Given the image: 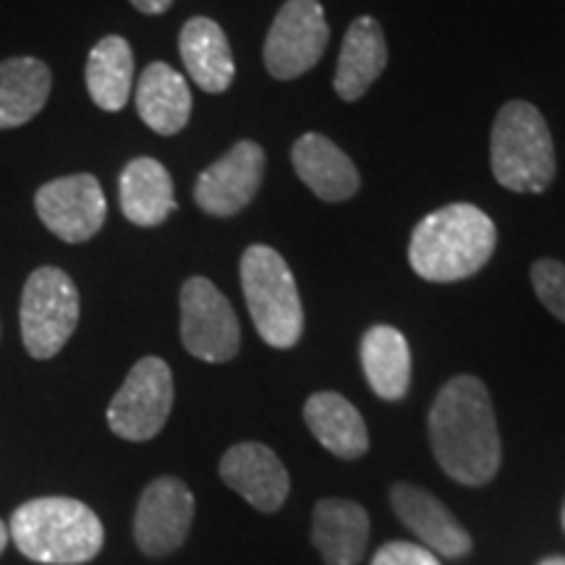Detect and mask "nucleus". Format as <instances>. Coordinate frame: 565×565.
I'll return each instance as SVG.
<instances>
[{
  "label": "nucleus",
  "instance_id": "nucleus-16",
  "mask_svg": "<svg viewBox=\"0 0 565 565\" xmlns=\"http://www.w3.org/2000/svg\"><path fill=\"white\" fill-rule=\"evenodd\" d=\"M370 542V515L359 503L324 498L312 511V545L328 565H356Z\"/></svg>",
  "mask_w": 565,
  "mask_h": 565
},
{
  "label": "nucleus",
  "instance_id": "nucleus-7",
  "mask_svg": "<svg viewBox=\"0 0 565 565\" xmlns=\"http://www.w3.org/2000/svg\"><path fill=\"white\" fill-rule=\"evenodd\" d=\"M173 408V372L162 359L145 356L126 374L108 406V427L118 437L145 443L160 435Z\"/></svg>",
  "mask_w": 565,
  "mask_h": 565
},
{
  "label": "nucleus",
  "instance_id": "nucleus-24",
  "mask_svg": "<svg viewBox=\"0 0 565 565\" xmlns=\"http://www.w3.org/2000/svg\"><path fill=\"white\" fill-rule=\"evenodd\" d=\"M134 53L118 34H108L92 47L87 61V89L97 108L116 113L131 97Z\"/></svg>",
  "mask_w": 565,
  "mask_h": 565
},
{
  "label": "nucleus",
  "instance_id": "nucleus-25",
  "mask_svg": "<svg viewBox=\"0 0 565 565\" xmlns=\"http://www.w3.org/2000/svg\"><path fill=\"white\" fill-rule=\"evenodd\" d=\"M532 286L547 312L565 322V265L557 259H536L532 265Z\"/></svg>",
  "mask_w": 565,
  "mask_h": 565
},
{
  "label": "nucleus",
  "instance_id": "nucleus-28",
  "mask_svg": "<svg viewBox=\"0 0 565 565\" xmlns=\"http://www.w3.org/2000/svg\"><path fill=\"white\" fill-rule=\"evenodd\" d=\"M9 540H11V534H9V526H6L3 521H0V555H3V550L9 547Z\"/></svg>",
  "mask_w": 565,
  "mask_h": 565
},
{
  "label": "nucleus",
  "instance_id": "nucleus-9",
  "mask_svg": "<svg viewBox=\"0 0 565 565\" xmlns=\"http://www.w3.org/2000/svg\"><path fill=\"white\" fill-rule=\"evenodd\" d=\"M330 42L320 0H286L265 40V66L275 79H296L312 71Z\"/></svg>",
  "mask_w": 565,
  "mask_h": 565
},
{
  "label": "nucleus",
  "instance_id": "nucleus-17",
  "mask_svg": "<svg viewBox=\"0 0 565 565\" xmlns=\"http://www.w3.org/2000/svg\"><path fill=\"white\" fill-rule=\"evenodd\" d=\"M181 61L194 84L210 95H221L233 84L236 63L223 26L207 17H194L183 24L179 38Z\"/></svg>",
  "mask_w": 565,
  "mask_h": 565
},
{
  "label": "nucleus",
  "instance_id": "nucleus-20",
  "mask_svg": "<svg viewBox=\"0 0 565 565\" xmlns=\"http://www.w3.org/2000/svg\"><path fill=\"white\" fill-rule=\"evenodd\" d=\"M387 66V45L383 26L372 17H359L345 32L333 87L343 100H359Z\"/></svg>",
  "mask_w": 565,
  "mask_h": 565
},
{
  "label": "nucleus",
  "instance_id": "nucleus-1",
  "mask_svg": "<svg viewBox=\"0 0 565 565\" xmlns=\"http://www.w3.org/2000/svg\"><path fill=\"white\" fill-rule=\"evenodd\" d=\"M429 443L440 469L458 484L492 482L503 458L487 385L471 374L445 383L429 408Z\"/></svg>",
  "mask_w": 565,
  "mask_h": 565
},
{
  "label": "nucleus",
  "instance_id": "nucleus-5",
  "mask_svg": "<svg viewBox=\"0 0 565 565\" xmlns=\"http://www.w3.org/2000/svg\"><path fill=\"white\" fill-rule=\"evenodd\" d=\"M242 288L259 338L273 349H294L303 333V307L282 254L252 244L242 257Z\"/></svg>",
  "mask_w": 565,
  "mask_h": 565
},
{
  "label": "nucleus",
  "instance_id": "nucleus-14",
  "mask_svg": "<svg viewBox=\"0 0 565 565\" xmlns=\"http://www.w3.org/2000/svg\"><path fill=\"white\" fill-rule=\"evenodd\" d=\"M391 505L395 515L437 555L463 557L471 553L469 532L433 492L404 482L393 484Z\"/></svg>",
  "mask_w": 565,
  "mask_h": 565
},
{
  "label": "nucleus",
  "instance_id": "nucleus-22",
  "mask_svg": "<svg viewBox=\"0 0 565 565\" xmlns=\"http://www.w3.org/2000/svg\"><path fill=\"white\" fill-rule=\"evenodd\" d=\"M362 366L366 383L380 398L398 401L412 385V349L393 324H374L362 338Z\"/></svg>",
  "mask_w": 565,
  "mask_h": 565
},
{
  "label": "nucleus",
  "instance_id": "nucleus-12",
  "mask_svg": "<svg viewBox=\"0 0 565 565\" xmlns=\"http://www.w3.org/2000/svg\"><path fill=\"white\" fill-rule=\"evenodd\" d=\"M265 162V150L257 141H238L202 171L194 186V202L212 217L236 215L263 186Z\"/></svg>",
  "mask_w": 565,
  "mask_h": 565
},
{
  "label": "nucleus",
  "instance_id": "nucleus-8",
  "mask_svg": "<svg viewBox=\"0 0 565 565\" xmlns=\"http://www.w3.org/2000/svg\"><path fill=\"white\" fill-rule=\"evenodd\" d=\"M181 341L192 356L210 364L236 359L242 328L231 301L207 278H189L181 288Z\"/></svg>",
  "mask_w": 565,
  "mask_h": 565
},
{
  "label": "nucleus",
  "instance_id": "nucleus-26",
  "mask_svg": "<svg viewBox=\"0 0 565 565\" xmlns=\"http://www.w3.org/2000/svg\"><path fill=\"white\" fill-rule=\"evenodd\" d=\"M372 565H443L435 553L427 547L412 545V542H387L372 557Z\"/></svg>",
  "mask_w": 565,
  "mask_h": 565
},
{
  "label": "nucleus",
  "instance_id": "nucleus-21",
  "mask_svg": "<svg viewBox=\"0 0 565 565\" xmlns=\"http://www.w3.org/2000/svg\"><path fill=\"white\" fill-rule=\"evenodd\" d=\"M118 196L126 221L141 228L166 223L175 210L171 173L160 160L152 158H137L124 168Z\"/></svg>",
  "mask_w": 565,
  "mask_h": 565
},
{
  "label": "nucleus",
  "instance_id": "nucleus-2",
  "mask_svg": "<svg viewBox=\"0 0 565 565\" xmlns=\"http://www.w3.org/2000/svg\"><path fill=\"white\" fill-rule=\"evenodd\" d=\"M498 228L475 204L458 202L435 210L416 225L408 263L427 282H456L477 275L490 263Z\"/></svg>",
  "mask_w": 565,
  "mask_h": 565
},
{
  "label": "nucleus",
  "instance_id": "nucleus-13",
  "mask_svg": "<svg viewBox=\"0 0 565 565\" xmlns=\"http://www.w3.org/2000/svg\"><path fill=\"white\" fill-rule=\"evenodd\" d=\"M221 479L263 513L280 511L291 490L286 466L263 443H238L225 450L221 458Z\"/></svg>",
  "mask_w": 565,
  "mask_h": 565
},
{
  "label": "nucleus",
  "instance_id": "nucleus-15",
  "mask_svg": "<svg viewBox=\"0 0 565 565\" xmlns=\"http://www.w3.org/2000/svg\"><path fill=\"white\" fill-rule=\"evenodd\" d=\"M294 171L322 202H345L359 192V171L349 154L322 134H303L291 150Z\"/></svg>",
  "mask_w": 565,
  "mask_h": 565
},
{
  "label": "nucleus",
  "instance_id": "nucleus-11",
  "mask_svg": "<svg viewBox=\"0 0 565 565\" xmlns=\"http://www.w3.org/2000/svg\"><path fill=\"white\" fill-rule=\"evenodd\" d=\"M194 494L179 477H160L141 492L134 513V540L150 557H166L186 542L194 524Z\"/></svg>",
  "mask_w": 565,
  "mask_h": 565
},
{
  "label": "nucleus",
  "instance_id": "nucleus-23",
  "mask_svg": "<svg viewBox=\"0 0 565 565\" xmlns=\"http://www.w3.org/2000/svg\"><path fill=\"white\" fill-rule=\"evenodd\" d=\"M51 68L38 58H9L0 63V129L30 124L51 97Z\"/></svg>",
  "mask_w": 565,
  "mask_h": 565
},
{
  "label": "nucleus",
  "instance_id": "nucleus-18",
  "mask_svg": "<svg viewBox=\"0 0 565 565\" xmlns=\"http://www.w3.org/2000/svg\"><path fill=\"white\" fill-rule=\"evenodd\" d=\"M137 110L139 118L160 137H173L192 116V92L186 76L168 66L150 63L137 82Z\"/></svg>",
  "mask_w": 565,
  "mask_h": 565
},
{
  "label": "nucleus",
  "instance_id": "nucleus-4",
  "mask_svg": "<svg viewBox=\"0 0 565 565\" xmlns=\"http://www.w3.org/2000/svg\"><path fill=\"white\" fill-rule=\"evenodd\" d=\"M490 158L494 179L511 192L540 194L553 183V134L532 103L513 100L500 108L492 126Z\"/></svg>",
  "mask_w": 565,
  "mask_h": 565
},
{
  "label": "nucleus",
  "instance_id": "nucleus-30",
  "mask_svg": "<svg viewBox=\"0 0 565 565\" xmlns=\"http://www.w3.org/2000/svg\"><path fill=\"white\" fill-rule=\"evenodd\" d=\"M563 529H565V505H563Z\"/></svg>",
  "mask_w": 565,
  "mask_h": 565
},
{
  "label": "nucleus",
  "instance_id": "nucleus-19",
  "mask_svg": "<svg viewBox=\"0 0 565 565\" xmlns=\"http://www.w3.org/2000/svg\"><path fill=\"white\" fill-rule=\"evenodd\" d=\"M303 422L322 448L345 461L362 458L370 450V435L359 408L341 393H315L303 404Z\"/></svg>",
  "mask_w": 565,
  "mask_h": 565
},
{
  "label": "nucleus",
  "instance_id": "nucleus-27",
  "mask_svg": "<svg viewBox=\"0 0 565 565\" xmlns=\"http://www.w3.org/2000/svg\"><path fill=\"white\" fill-rule=\"evenodd\" d=\"M134 9L141 13H150V17H158V13H166L173 6V0H129Z\"/></svg>",
  "mask_w": 565,
  "mask_h": 565
},
{
  "label": "nucleus",
  "instance_id": "nucleus-29",
  "mask_svg": "<svg viewBox=\"0 0 565 565\" xmlns=\"http://www.w3.org/2000/svg\"><path fill=\"white\" fill-rule=\"evenodd\" d=\"M540 565H565V557H547V561H542Z\"/></svg>",
  "mask_w": 565,
  "mask_h": 565
},
{
  "label": "nucleus",
  "instance_id": "nucleus-3",
  "mask_svg": "<svg viewBox=\"0 0 565 565\" xmlns=\"http://www.w3.org/2000/svg\"><path fill=\"white\" fill-rule=\"evenodd\" d=\"M21 555L42 565H82L103 550V521L74 498H38L17 508L9 524Z\"/></svg>",
  "mask_w": 565,
  "mask_h": 565
},
{
  "label": "nucleus",
  "instance_id": "nucleus-10",
  "mask_svg": "<svg viewBox=\"0 0 565 565\" xmlns=\"http://www.w3.org/2000/svg\"><path fill=\"white\" fill-rule=\"evenodd\" d=\"M34 210L45 228L66 244L89 242L100 233L108 217L100 181L89 173L47 181L34 194Z\"/></svg>",
  "mask_w": 565,
  "mask_h": 565
},
{
  "label": "nucleus",
  "instance_id": "nucleus-6",
  "mask_svg": "<svg viewBox=\"0 0 565 565\" xmlns=\"http://www.w3.org/2000/svg\"><path fill=\"white\" fill-rule=\"evenodd\" d=\"M21 341L32 359H53L79 324V291L61 267H40L26 280L19 307Z\"/></svg>",
  "mask_w": 565,
  "mask_h": 565
}]
</instances>
